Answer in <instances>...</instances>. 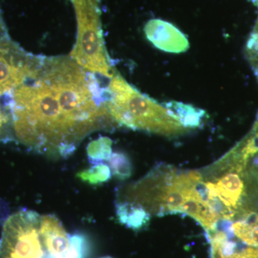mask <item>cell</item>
Instances as JSON below:
<instances>
[{
	"instance_id": "1",
	"label": "cell",
	"mask_w": 258,
	"mask_h": 258,
	"mask_svg": "<svg viewBox=\"0 0 258 258\" xmlns=\"http://www.w3.org/2000/svg\"><path fill=\"white\" fill-rule=\"evenodd\" d=\"M97 80L71 56L42 57L8 99L16 142L50 159H67L88 135L114 126Z\"/></svg>"
},
{
	"instance_id": "2",
	"label": "cell",
	"mask_w": 258,
	"mask_h": 258,
	"mask_svg": "<svg viewBox=\"0 0 258 258\" xmlns=\"http://www.w3.org/2000/svg\"><path fill=\"white\" fill-rule=\"evenodd\" d=\"M0 258H84V249L79 234L67 233L55 215L23 209L4 222Z\"/></svg>"
},
{
	"instance_id": "3",
	"label": "cell",
	"mask_w": 258,
	"mask_h": 258,
	"mask_svg": "<svg viewBox=\"0 0 258 258\" xmlns=\"http://www.w3.org/2000/svg\"><path fill=\"white\" fill-rule=\"evenodd\" d=\"M106 94L107 109L116 123L164 135L184 131L167 108L139 93L120 76H113L110 81Z\"/></svg>"
},
{
	"instance_id": "4",
	"label": "cell",
	"mask_w": 258,
	"mask_h": 258,
	"mask_svg": "<svg viewBox=\"0 0 258 258\" xmlns=\"http://www.w3.org/2000/svg\"><path fill=\"white\" fill-rule=\"evenodd\" d=\"M100 0H75L78 23L77 40L71 57L88 72L113 77L102 36Z\"/></svg>"
},
{
	"instance_id": "5",
	"label": "cell",
	"mask_w": 258,
	"mask_h": 258,
	"mask_svg": "<svg viewBox=\"0 0 258 258\" xmlns=\"http://www.w3.org/2000/svg\"><path fill=\"white\" fill-rule=\"evenodd\" d=\"M41 57L29 53L10 37L0 40V99L7 101L15 88L33 74Z\"/></svg>"
},
{
	"instance_id": "6",
	"label": "cell",
	"mask_w": 258,
	"mask_h": 258,
	"mask_svg": "<svg viewBox=\"0 0 258 258\" xmlns=\"http://www.w3.org/2000/svg\"><path fill=\"white\" fill-rule=\"evenodd\" d=\"M144 31L149 41L166 52H181L189 47V42L183 33L162 20H150L146 25Z\"/></svg>"
},
{
	"instance_id": "7",
	"label": "cell",
	"mask_w": 258,
	"mask_h": 258,
	"mask_svg": "<svg viewBox=\"0 0 258 258\" xmlns=\"http://www.w3.org/2000/svg\"><path fill=\"white\" fill-rule=\"evenodd\" d=\"M116 215L122 225L134 230H142L150 221L149 212L138 204L130 202L117 204Z\"/></svg>"
},
{
	"instance_id": "8",
	"label": "cell",
	"mask_w": 258,
	"mask_h": 258,
	"mask_svg": "<svg viewBox=\"0 0 258 258\" xmlns=\"http://www.w3.org/2000/svg\"><path fill=\"white\" fill-rule=\"evenodd\" d=\"M166 108L179 120L184 128L200 126L205 115L203 110L177 102L166 103Z\"/></svg>"
},
{
	"instance_id": "9",
	"label": "cell",
	"mask_w": 258,
	"mask_h": 258,
	"mask_svg": "<svg viewBox=\"0 0 258 258\" xmlns=\"http://www.w3.org/2000/svg\"><path fill=\"white\" fill-rule=\"evenodd\" d=\"M111 171L109 166L103 162L95 164L89 169L78 173L79 177L83 182L97 185L106 182L111 177Z\"/></svg>"
},
{
	"instance_id": "10",
	"label": "cell",
	"mask_w": 258,
	"mask_h": 258,
	"mask_svg": "<svg viewBox=\"0 0 258 258\" xmlns=\"http://www.w3.org/2000/svg\"><path fill=\"white\" fill-rule=\"evenodd\" d=\"M87 154L93 164L108 161L112 154V141L108 137H99L88 144Z\"/></svg>"
},
{
	"instance_id": "11",
	"label": "cell",
	"mask_w": 258,
	"mask_h": 258,
	"mask_svg": "<svg viewBox=\"0 0 258 258\" xmlns=\"http://www.w3.org/2000/svg\"><path fill=\"white\" fill-rule=\"evenodd\" d=\"M108 161L109 163L111 174L115 177L120 180H124L132 176V161L124 153H112Z\"/></svg>"
},
{
	"instance_id": "12",
	"label": "cell",
	"mask_w": 258,
	"mask_h": 258,
	"mask_svg": "<svg viewBox=\"0 0 258 258\" xmlns=\"http://www.w3.org/2000/svg\"><path fill=\"white\" fill-rule=\"evenodd\" d=\"M16 142L13 129V116L9 106L0 99V143Z\"/></svg>"
},
{
	"instance_id": "13",
	"label": "cell",
	"mask_w": 258,
	"mask_h": 258,
	"mask_svg": "<svg viewBox=\"0 0 258 258\" xmlns=\"http://www.w3.org/2000/svg\"><path fill=\"white\" fill-rule=\"evenodd\" d=\"M8 37H9V35H8L6 25H5L3 15H2L1 11H0V40Z\"/></svg>"
},
{
	"instance_id": "14",
	"label": "cell",
	"mask_w": 258,
	"mask_h": 258,
	"mask_svg": "<svg viewBox=\"0 0 258 258\" xmlns=\"http://www.w3.org/2000/svg\"><path fill=\"white\" fill-rule=\"evenodd\" d=\"M101 258H113L111 257H110V256H105V257H101Z\"/></svg>"
}]
</instances>
